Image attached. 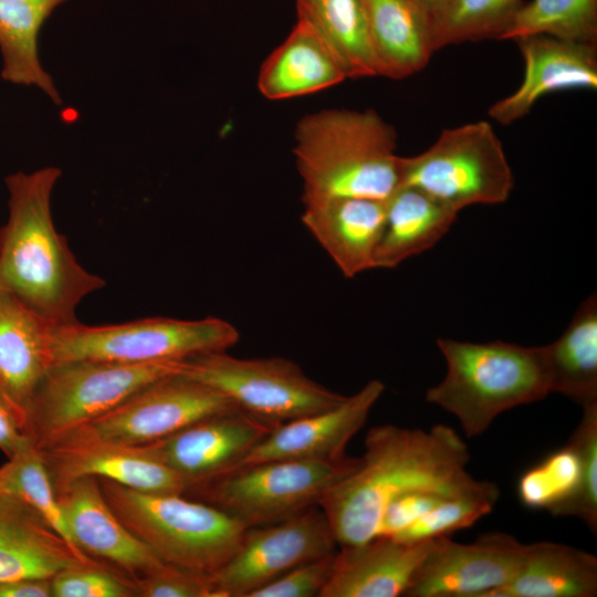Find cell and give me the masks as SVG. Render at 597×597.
Returning <instances> with one entry per match:
<instances>
[{"label": "cell", "instance_id": "6da1fadb", "mask_svg": "<svg viewBox=\"0 0 597 597\" xmlns=\"http://www.w3.org/2000/svg\"><path fill=\"white\" fill-rule=\"evenodd\" d=\"M469 460L465 443L444 425L429 430L377 426L367 432L357 468L332 485L318 505L338 547L358 546L378 536L384 511L394 500L470 478Z\"/></svg>", "mask_w": 597, "mask_h": 597}, {"label": "cell", "instance_id": "7a4b0ae2", "mask_svg": "<svg viewBox=\"0 0 597 597\" xmlns=\"http://www.w3.org/2000/svg\"><path fill=\"white\" fill-rule=\"evenodd\" d=\"M54 166L7 176L8 219L0 227V284L54 325L77 323L81 301L105 286L84 269L53 223Z\"/></svg>", "mask_w": 597, "mask_h": 597}, {"label": "cell", "instance_id": "3957f363", "mask_svg": "<svg viewBox=\"0 0 597 597\" xmlns=\"http://www.w3.org/2000/svg\"><path fill=\"white\" fill-rule=\"evenodd\" d=\"M397 135L376 112L326 109L302 118L294 155L303 201L333 198L387 200L401 186Z\"/></svg>", "mask_w": 597, "mask_h": 597}, {"label": "cell", "instance_id": "277c9868", "mask_svg": "<svg viewBox=\"0 0 597 597\" xmlns=\"http://www.w3.org/2000/svg\"><path fill=\"white\" fill-rule=\"evenodd\" d=\"M447 374L426 392V400L453 415L464 433L485 432L502 412L551 394L543 346L525 347L437 339Z\"/></svg>", "mask_w": 597, "mask_h": 597}, {"label": "cell", "instance_id": "5b68a950", "mask_svg": "<svg viewBox=\"0 0 597 597\" xmlns=\"http://www.w3.org/2000/svg\"><path fill=\"white\" fill-rule=\"evenodd\" d=\"M97 480L118 520L165 564L211 575L234 554L247 530L220 509L184 494Z\"/></svg>", "mask_w": 597, "mask_h": 597}, {"label": "cell", "instance_id": "8992f818", "mask_svg": "<svg viewBox=\"0 0 597 597\" xmlns=\"http://www.w3.org/2000/svg\"><path fill=\"white\" fill-rule=\"evenodd\" d=\"M185 365L186 360L145 364L72 360L54 364L31 398L25 434L41 451L148 385L181 374Z\"/></svg>", "mask_w": 597, "mask_h": 597}, {"label": "cell", "instance_id": "52a82bcc", "mask_svg": "<svg viewBox=\"0 0 597 597\" xmlns=\"http://www.w3.org/2000/svg\"><path fill=\"white\" fill-rule=\"evenodd\" d=\"M238 341V329L218 317L193 321L148 317L101 326L77 322L52 325L50 354L52 365L72 360L178 362L227 352Z\"/></svg>", "mask_w": 597, "mask_h": 597}, {"label": "cell", "instance_id": "ba28073f", "mask_svg": "<svg viewBox=\"0 0 597 597\" xmlns=\"http://www.w3.org/2000/svg\"><path fill=\"white\" fill-rule=\"evenodd\" d=\"M359 458L277 459L247 464L197 484L186 494L213 505L247 528L300 513L353 472Z\"/></svg>", "mask_w": 597, "mask_h": 597}, {"label": "cell", "instance_id": "9c48e42d", "mask_svg": "<svg viewBox=\"0 0 597 597\" xmlns=\"http://www.w3.org/2000/svg\"><path fill=\"white\" fill-rule=\"evenodd\" d=\"M401 186L416 187L460 212L505 202L514 175L492 125L479 121L443 129L421 154L401 157Z\"/></svg>", "mask_w": 597, "mask_h": 597}, {"label": "cell", "instance_id": "30bf717a", "mask_svg": "<svg viewBox=\"0 0 597 597\" xmlns=\"http://www.w3.org/2000/svg\"><path fill=\"white\" fill-rule=\"evenodd\" d=\"M182 375L212 387L272 427L338 405L346 396L308 378L283 357L238 358L227 352L186 359Z\"/></svg>", "mask_w": 597, "mask_h": 597}, {"label": "cell", "instance_id": "8fae6325", "mask_svg": "<svg viewBox=\"0 0 597 597\" xmlns=\"http://www.w3.org/2000/svg\"><path fill=\"white\" fill-rule=\"evenodd\" d=\"M234 410L240 409L220 391L177 374L148 385L56 443L142 446L168 437L197 421Z\"/></svg>", "mask_w": 597, "mask_h": 597}, {"label": "cell", "instance_id": "7c38bea8", "mask_svg": "<svg viewBox=\"0 0 597 597\" xmlns=\"http://www.w3.org/2000/svg\"><path fill=\"white\" fill-rule=\"evenodd\" d=\"M338 548L318 504L275 523L248 527L234 554L209 575L212 597H249L293 567Z\"/></svg>", "mask_w": 597, "mask_h": 597}, {"label": "cell", "instance_id": "4fadbf2b", "mask_svg": "<svg viewBox=\"0 0 597 597\" xmlns=\"http://www.w3.org/2000/svg\"><path fill=\"white\" fill-rule=\"evenodd\" d=\"M525 544L490 532L473 543L432 538L406 597H490L516 574Z\"/></svg>", "mask_w": 597, "mask_h": 597}, {"label": "cell", "instance_id": "5bb4252c", "mask_svg": "<svg viewBox=\"0 0 597 597\" xmlns=\"http://www.w3.org/2000/svg\"><path fill=\"white\" fill-rule=\"evenodd\" d=\"M273 428L253 416L234 410L197 421L139 447L176 472L189 490L235 469Z\"/></svg>", "mask_w": 597, "mask_h": 597}, {"label": "cell", "instance_id": "9a60e30c", "mask_svg": "<svg viewBox=\"0 0 597 597\" xmlns=\"http://www.w3.org/2000/svg\"><path fill=\"white\" fill-rule=\"evenodd\" d=\"M385 386L373 379L328 409L273 428L239 467L277 459H337L345 457L349 440L364 426Z\"/></svg>", "mask_w": 597, "mask_h": 597}, {"label": "cell", "instance_id": "2e32d148", "mask_svg": "<svg viewBox=\"0 0 597 597\" xmlns=\"http://www.w3.org/2000/svg\"><path fill=\"white\" fill-rule=\"evenodd\" d=\"M71 537L78 549L134 578L164 563L118 520L96 478L55 488Z\"/></svg>", "mask_w": 597, "mask_h": 597}, {"label": "cell", "instance_id": "e0dca14e", "mask_svg": "<svg viewBox=\"0 0 597 597\" xmlns=\"http://www.w3.org/2000/svg\"><path fill=\"white\" fill-rule=\"evenodd\" d=\"M524 60L520 86L493 103L489 116L510 125L530 113L549 93L597 88V45L557 39L545 34L514 40Z\"/></svg>", "mask_w": 597, "mask_h": 597}, {"label": "cell", "instance_id": "ac0fdd59", "mask_svg": "<svg viewBox=\"0 0 597 597\" xmlns=\"http://www.w3.org/2000/svg\"><path fill=\"white\" fill-rule=\"evenodd\" d=\"M54 489L93 476L153 493H186L187 483L139 446L106 442H62L39 451Z\"/></svg>", "mask_w": 597, "mask_h": 597}, {"label": "cell", "instance_id": "d6986e66", "mask_svg": "<svg viewBox=\"0 0 597 597\" xmlns=\"http://www.w3.org/2000/svg\"><path fill=\"white\" fill-rule=\"evenodd\" d=\"M83 565L109 566L75 551L31 505L0 484V583L52 578Z\"/></svg>", "mask_w": 597, "mask_h": 597}, {"label": "cell", "instance_id": "ffe728a7", "mask_svg": "<svg viewBox=\"0 0 597 597\" xmlns=\"http://www.w3.org/2000/svg\"><path fill=\"white\" fill-rule=\"evenodd\" d=\"M303 202L302 222L346 277L374 269L386 200L333 197Z\"/></svg>", "mask_w": 597, "mask_h": 597}, {"label": "cell", "instance_id": "44dd1931", "mask_svg": "<svg viewBox=\"0 0 597 597\" xmlns=\"http://www.w3.org/2000/svg\"><path fill=\"white\" fill-rule=\"evenodd\" d=\"M431 541L405 543L377 536L358 546L338 548L320 597L405 596Z\"/></svg>", "mask_w": 597, "mask_h": 597}, {"label": "cell", "instance_id": "7402d4cb", "mask_svg": "<svg viewBox=\"0 0 597 597\" xmlns=\"http://www.w3.org/2000/svg\"><path fill=\"white\" fill-rule=\"evenodd\" d=\"M52 325L0 284V386L24 432L31 398L52 366Z\"/></svg>", "mask_w": 597, "mask_h": 597}, {"label": "cell", "instance_id": "603a6c76", "mask_svg": "<svg viewBox=\"0 0 597 597\" xmlns=\"http://www.w3.org/2000/svg\"><path fill=\"white\" fill-rule=\"evenodd\" d=\"M346 78L334 50L310 20L297 13L289 36L262 64L258 87L269 100H286L316 93Z\"/></svg>", "mask_w": 597, "mask_h": 597}, {"label": "cell", "instance_id": "cb8c5ba5", "mask_svg": "<svg viewBox=\"0 0 597 597\" xmlns=\"http://www.w3.org/2000/svg\"><path fill=\"white\" fill-rule=\"evenodd\" d=\"M376 74L404 78L436 52L431 13L415 0H365Z\"/></svg>", "mask_w": 597, "mask_h": 597}, {"label": "cell", "instance_id": "d4e9b609", "mask_svg": "<svg viewBox=\"0 0 597 597\" xmlns=\"http://www.w3.org/2000/svg\"><path fill=\"white\" fill-rule=\"evenodd\" d=\"M458 211L411 186H400L386 200L383 232L374 269H392L440 241L457 220Z\"/></svg>", "mask_w": 597, "mask_h": 597}, {"label": "cell", "instance_id": "484cf974", "mask_svg": "<svg viewBox=\"0 0 597 597\" xmlns=\"http://www.w3.org/2000/svg\"><path fill=\"white\" fill-rule=\"evenodd\" d=\"M597 557L554 542L525 544L514 577L490 597H595Z\"/></svg>", "mask_w": 597, "mask_h": 597}, {"label": "cell", "instance_id": "4316f807", "mask_svg": "<svg viewBox=\"0 0 597 597\" xmlns=\"http://www.w3.org/2000/svg\"><path fill=\"white\" fill-rule=\"evenodd\" d=\"M67 0H0L2 80L35 86L54 104L62 98L39 56V34L53 11Z\"/></svg>", "mask_w": 597, "mask_h": 597}, {"label": "cell", "instance_id": "83f0119b", "mask_svg": "<svg viewBox=\"0 0 597 597\" xmlns=\"http://www.w3.org/2000/svg\"><path fill=\"white\" fill-rule=\"evenodd\" d=\"M551 392L582 408L597 404V297L588 296L553 343L543 345Z\"/></svg>", "mask_w": 597, "mask_h": 597}, {"label": "cell", "instance_id": "f1b7e54d", "mask_svg": "<svg viewBox=\"0 0 597 597\" xmlns=\"http://www.w3.org/2000/svg\"><path fill=\"white\" fill-rule=\"evenodd\" d=\"M297 13L318 30L347 77L376 76L365 0H297Z\"/></svg>", "mask_w": 597, "mask_h": 597}, {"label": "cell", "instance_id": "f546056e", "mask_svg": "<svg viewBox=\"0 0 597 597\" xmlns=\"http://www.w3.org/2000/svg\"><path fill=\"white\" fill-rule=\"evenodd\" d=\"M535 34L597 45V0L523 2L500 40Z\"/></svg>", "mask_w": 597, "mask_h": 597}, {"label": "cell", "instance_id": "4dcf8cb0", "mask_svg": "<svg viewBox=\"0 0 597 597\" xmlns=\"http://www.w3.org/2000/svg\"><path fill=\"white\" fill-rule=\"evenodd\" d=\"M523 0H447L431 14L434 51L450 44L500 40Z\"/></svg>", "mask_w": 597, "mask_h": 597}, {"label": "cell", "instance_id": "1f68e13d", "mask_svg": "<svg viewBox=\"0 0 597 597\" xmlns=\"http://www.w3.org/2000/svg\"><path fill=\"white\" fill-rule=\"evenodd\" d=\"M580 479L582 455L568 440L521 474L517 496L524 506L554 515L577 493Z\"/></svg>", "mask_w": 597, "mask_h": 597}, {"label": "cell", "instance_id": "d6a6232c", "mask_svg": "<svg viewBox=\"0 0 597 597\" xmlns=\"http://www.w3.org/2000/svg\"><path fill=\"white\" fill-rule=\"evenodd\" d=\"M0 484L31 505L75 551L86 555L71 537L48 468L33 446L0 467Z\"/></svg>", "mask_w": 597, "mask_h": 597}, {"label": "cell", "instance_id": "836d02e7", "mask_svg": "<svg viewBox=\"0 0 597 597\" xmlns=\"http://www.w3.org/2000/svg\"><path fill=\"white\" fill-rule=\"evenodd\" d=\"M500 492L496 484L481 481L478 486L454 495L404 530L395 540L417 543L468 528L494 507ZM392 538V537H391Z\"/></svg>", "mask_w": 597, "mask_h": 597}, {"label": "cell", "instance_id": "e575fe53", "mask_svg": "<svg viewBox=\"0 0 597 597\" xmlns=\"http://www.w3.org/2000/svg\"><path fill=\"white\" fill-rule=\"evenodd\" d=\"M569 441L582 455V479L574 498L554 516H575L597 533V404L583 408V417Z\"/></svg>", "mask_w": 597, "mask_h": 597}, {"label": "cell", "instance_id": "d590c367", "mask_svg": "<svg viewBox=\"0 0 597 597\" xmlns=\"http://www.w3.org/2000/svg\"><path fill=\"white\" fill-rule=\"evenodd\" d=\"M53 597H135L132 577L103 566H77L51 578Z\"/></svg>", "mask_w": 597, "mask_h": 597}, {"label": "cell", "instance_id": "8d00e7d4", "mask_svg": "<svg viewBox=\"0 0 597 597\" xmlns=\"http://www.w3.org/2000/svg\"><path fill=\"white\" fill-rule=\"evenodd\" d=\"M132 580L135 597H212L209 575L165 563Z\"/></svg>", "mask_w": 597, "mask_h": 597}, {"label": "cell", "instance_id": "74e56055", "mask_svg": "<svg viewBox=\"0 0 597 597\" xmlns=\"http://www.w3.org/2000/svg\"><path fill=\"white\" fill-rule=\"evenodd\" d=\"M336 553L293 567L249 597H320L332 574Z\"/></svg>", "mask_w": 597, "mask_h": 597}, {"label": "cell", "instance_id": "f35d334b", "mask_svg": "<svg viewBox=\"0 0 597 597\" xmlns=\"http://www.w3.org/2000/svg\"><path fill=\"white\" fill-rule=\"evenodd\" d=\"M30 446L21 418L0 386V450L9 459Z\"/></svg>", "mask_w": 597, "mask_h": 597}, {"label": "cell", "instance_id": "ab89813d", "mask_svg": "<svg viewBox=\"0 0 597 597\" xmlns=\"http://www.w3.org/2000/svg\"><path fill=\"white\" fill-rule=\"evenodd\" d=\"M0 597H52L51 578H21L0 583Z\"/></svg>", "mask_w": 597, "mask_h": 597}, {"label": "cell", "instance_id": "60d3db41", "mask_svg": "<svg viewBox=\"0 0 597 597\" xmlns=\"http://www.w3.org/2000/svg\"><path fill=\"white\" fill-rule=\"evenodd\" d=\"M425 9H427L431 14L440 9L447 0H415Z\"/></svg>", "mask_w": 597, "mask_h": 597}]
</instances>
